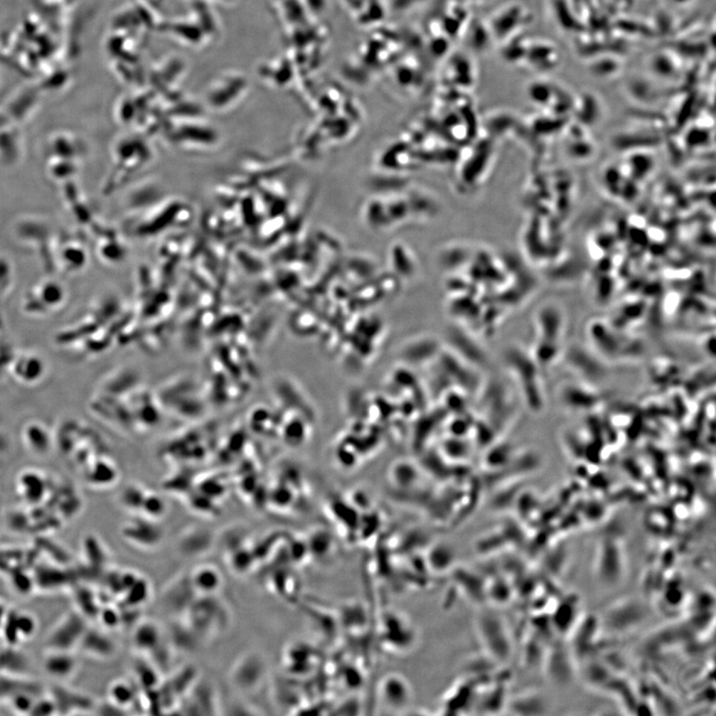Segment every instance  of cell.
<instances>
[{
    "label": "cell",
    "mask_w": 716,
    "mask_h": 716,
    "mask_svg": "<svg viewBox=\"0 0 716 716\" xmlns=\"http://www.w3.org/2000/svg\"><path fill=\"white\" fill-rule=\"evenodd\" d=\"M105 630H117L123 626L122 624L121 610L116 605L105 604L100 609L98 617Z\"/></svg>",
    "instance_id": "obj_30"
},
{
    "label": "cell",
    "mask_w": 716,
    "mask_h": 716,
    "mask_svg": "<svg viewBox=\"0 0 716 716\" xmlns=\"http://www.w3.org/2000/svg\"><path fill=\"white\" fill-rule=\"evenodd\" d=\"M121 535L134 547L141 550H154L164 543V530L159 525V521L139 515L122 526Z\"/></svg>",
    "instance_id": "obj_5"
},
{
    "label": "cell",
    "mask_w": 716,
    "mask_h": 716,
    "mask_svg": "<svg viewBox=\"0 0 716 716\" xmlns=\"http://www.w3.org/2000/svg\"><path fill=\"white\" fill-rule=\"evenodd\" d=\"M201 642L225 632L231 621L228 606L215 596H198L181 617Z\"/></svg>",
    "instance_id": "obj_1"
},
{
    "label": "cell",
    "mask_w": 716,
    "mask_h": 716,
    "mask_svg": "<svg viewBox=\"0 0 716 716\" xmlns=\"http://www.w3.org/2000/svg\"><path fill=\"white\" fill-rule=\"evenodd\" d=\"M108 698L112 705L128 712L141 700V693L137 692L136 687L128 680H117L109 685Z\"/></svg>",
    "instance_id": "obj_16"
},
{
    "label": "cell",
    "mask_w": 716,
    "mask_h": 716,
    "mask_svg": "<svg viewBox=\"0 0 716 716\" xmlns=\"http://www.w3.org/2000/svg\"><path fill=\"white\" fill-rule=\"evenodd\" d=\"M251 543L250 533L245 526L230 525L216 533L215 548H219L223 555Z\"/></svg>",
    "instance_id": "obj_17"
},
{
    "label": "cell",
    "mask_w": 716,
    "mask_h": 716,
    "mask_svg": "<svg viewBox=\"0 0 716 716\" xmlns=\"http://www.w3.org/2000/svg\"><path fill=\"white\" fill-rule=\"evenodd\" d=\"M37 631L36 619L26 612L9 613L4 624L5 640L10 646L31 638Z\"/></svg>",
    "instance_id": "obj_14"
},
{
    "label": "cell",
    "mask_w": 716,
    "mask_h": 716,
    "mask_svg": "<svg viewBox=\"0 0 716 716\" xmlns=\"http://www.w3.org/2000/svg\"><path fill=\"white\" fill-rule=\"evenodd\" d=\"M216 533L202 525L184 528L176 538V550L186 558H199L215 548Z\"/></svg>",
    "instance_id": "obj_8"
},
{
    "label": "cell",
    "mask_w": 716,
    "mask_h": 716,
    "mask_svg": "<svg viewBox=\"0 0 716 716\" xmlns=\"http://www.w3.org/2000/svg\"><path fill=\"white\" fill-rule=\"evenodd\" d=\"M88 628V620L75 611L65 615L46 638L47 650L71 651L78 648Z\"/></svg>",
    "instance_id": "obj_4"
},
{
    "label": "cell",
    "mask_w": 716,
    "mask_h": 716,
    "mask_svg": "<svg viewBox=\"0 0 716 716\" xmlns=\"http://www.w3.org/2000/svg\"><path fill=\"white\" fill-rule=\"evenodd\" d=\"M134 672L138 687L143 692L156 690L162 682L161 670L146 658L134 663Z\"/></svg>",
    "instance_id": "obj_21"
},
{
    "label": "cell",
    "mask_w": 716,
    "mask_h": 716,
    "mask_svg": "<svg viewBox=\"0 0 716 716\" xmlns=\"http://www.w3.org/2000/svg\"><path fill=\"white\" fill-rule=\"evenodd\" d=\"M380 633L384 647L397 653L411 650L417 640L413 624L406 616L392 611L383 616Z\"/></svg>",
    "instance_id": "obj_2"
},
{
    "label": "cell",
    "mask_w": 716,
    "mask_h": 716,
    "mask_svg": "<svg viewBox=\"0 0 716 716\" xmlns=\"http://www.w3.org/2000/svg\"><path fill=\"white\" fill-rule=\"evenodd\" d=\"M216 700L215 690L212 685L198 680L179 705H183L188 710L186 715H216Z\"/></svg>",
    "instance_id": "obj_12"
},
{
    "label": "cell",
    "mask_w": 716,
    "mask_h": 716,
    "mask_svg": "<svg viewBox=\"0 0 716 716\" xmlns=\"http://www.w3.org/2000/svg\"><path fill=\"white\" fill-rule=\"evenodd\" d=\"M78 665V660L71 651L47 650L42 662L44 672L57 680H67L73 677Z\"/></svg>",
    "instance_id": "obj_11"
},
{
    "label": "cell",
    "mask_w": 716,
    "mask_h": 716,
    "mask_svg": "<svg viewBox=\"0 0 716 716\" xmlns=\"http://www.w3.org/2000/svg\"><path fill=\"white\" fill-rule=\"evenodd\" d=\"M455 551L447 543H438L429 550L426 563L432 571L442 573L455 565Z\"/></svg>",
    "instance_id": "obj_22"
},
{
    "label": "cell",
    "mask_w": 716,
    "mask_h": 716,
    "mask_svg": "<svg viewBox=\"0 0 716 716\" xmlns=\"http://www.w3.org/2000/svg\"><path fill=\"white\" fill-rule=\"evenodd\" d=\"M152 597V585L151 581L144 575H139L136 582L133 584L124 594L122 606L133 608H143Z\"/></svg>",
    "instance_id": "obj_20"
},
{
    "label": "cell",
    "mask_w": 716,
    "mask_h": 716,
    "mask_svg": "<svg viewBox=\"0 0 716 716\" xmlns=\"http://www.w3.org/2000/svg\"><path fill=\"white\" fill-rule=\"evenodd\" d=\"M188 505L192 511H194L197 515L205 516V518H215L219 513L217 501L202 495L201 493H199L198 496H192V498L191 496Z\"/></svg>",
    "instance_id": "obj_29"
},
{
    "label": "cell",
    "mask_w": 716,
    "mask_h": 716,
    "mask_svg": "<svg viewBox=\"0 0 716 716\" xmlns=\"http://www.w3.org/2000/svg\"><path fill=\"white\" fill-rule=\"evenodd\" d=\"M57 713L56 703L52 695L47 698H40L35 700L33 707H32L30 715H50Z\"/></svg>",
    "instance_id": "obj_34"
},
{
    "label": "cell",
    "mask_w": 716,
    "mask_h": 716,
    "mask_svg": "<svg viewBox=\"0 0 716 716\" xmlns=\"http://www.w3.org/2000/svg\"><path fill=\"white\" fill-rule=\"evenodd\" d=\"M83 551L87 565L97 570L105 571V566L109 560V551L96 536L89 535L84 540Z\"/></svg>",
    "instance_id": "obj_23"
},
{
    "label": "cell",
    "mask_w": 716,
    "mask_h": 716,
    "mask_svg": "<svg viewBox=\"0 0 716 716\" xmlns=\"http://www.w3.org/2000/svg\"><path fill=\"white\" fill-rule=\"evenodd\" d=\"M167 503L161 496L156 491H146L139 515L149 520L161 521L167 515Z\"/></svg>",
    "instance_id": "obj_27"
},
{
    "label": "cell",
    "mask_w": 716,
    "mask_h": 716,
    "mask_svg": "<svg viewBox=\"0 0 716 716\" xmlns=\"http://www.w3.org/2000/svg\"><path fill=\"white\" fill-rule=\"evenodd\" d=\"M81 652L98 660H109L118 652L117 643L108 634L96 629L87 628L81 642L79 643Z\"/></svg>",
    "instance_id": "obj_13"
},
{
    "label": "cell",
    "mask_w": 716,
    "mask_h": 716,
    "mask_svg": "<svg viewBox=\"0 0 716 716\" xmlns=\"http://www.w3.org/2000/svg\"><path fill=\"white\" fill-rule=\"evenodd\" d=\"M286 552L289 560L296 565H301L309 558L311 560L306 540H303L298 538H289L287 540Z\"/></svg>",
    "instance_id": "obj_31"
},
{
    "label": "cell",
    "mask_w": 716,
    "mask_h": 716,
    "mask_svg": "<svg viewBox=\"0 0 716 716\" xmlns=\"http://www.w3.org/2000/svg\"><path fill=\"white\" fill-rule=\"evenodd\" d=\"M192 588L197 596L219 595L224 585L221 570L212 563H201L188 573Z\"/></svg>",
    "instance_id": "obj_10"
},
{
    "label": "cell",
    "mask_w": 716,
    "mask_h": 716,
    "mask_svg": "<svg viewBox=\"0 0 716 716\" xmlns=\"http://www.w3.org/2000/svg\"><path fill=\"white\" fill-rule=\"evenodd\" d=\"M197 597L188 573L181 574L172 579L162 591V607L174 618H181Z\"/></svg>",
    "instance_id": "obj_7"
},
{
    "label": "cell",
    "mask_w": 716,
    "mask_h": 716,
    "mask_svg": "<svg viewBox=\"0 0 716 716\" xmlns=\"http://www.w3.org/2000/svg\"><path fill=\"white\" fill-rule=\"evenodd\" d=\"M266 675L267 663L263 656L257 652H247L237 658L229 678L237 690L251 693L261 687Z\"/></svg>",
    "instance_id": "obj_3"
},
{
    "label": "cell",
    "mask_w": 716,
    "mask_h": 716,
    "mask_svg": "<svg viewBox=\"0 0 716 716\" xmlns=\"http://www.w3.org/2000/svg\"><path fill=\"white\" fill-rule=\"evenodd\" d=\"M35 585L42 590L52 591L65 587L68 584V575L58 567H41L33 576Z\"/></svg>",
    "instance_id": "obj_24"
},
{
    "label": "cell",
    "mask_w": 716,
    "mask_h": 716,
    "mask_svg": "<svg viewBox=\"0 0 716 716\" xmlns=\"http://www.w3.org/2000/svg\"><path fill=\"white\" fill-rule=\"evenodd\" d=\"M166 638L164 629L152 619H141L132 634L133 647L143 657L151 655Z\"/></svg>",
    "instance_id": "obj_9"
},
{
    "label": "cell",
    "mask_w": 716,
    "mask_h": 716,
    "mask_svg": "<svg viewBox=\"0 0 716 716\" xmlns=\"http://www.w3.org/2000/svg\"><path fill=\"white\" fill-rule=\"evenodd\" d=\"M10 584H11L12 588L14 589L16 592L20 594H28L33 590L35 582L33 576L28 575L26 572H17L14 573L10 579Z\"/></svg>",
    "instance_id": "obj_33"
},
{
    "label": "cell",
    "mask_w": 716,
    "mask_h": 716,
    "mask_svg": "<svg viewBox=\"0 0 716 716\" xmlns=\"http://www.w3.org/2000/svg\"><path fill=\"white\" fill-rule=\"evenodd\" d=\"M227 566L232 573L237 576H245L258 565L250 545L242 546L224 555Z\"/></svg>",
    "instance_id": "obj_19"
},
{
    "label": "cell",
    "mask_w": 716,
    "mask_h": 716,
    "mask_svg": "<svg viewBox=\"0 0 716 716\" xmlns=\"http://www.w3.org/2000/svg\"><path fill=\"white\" fill-rule=\"evenodd\" d=\"M51 695L56 703L57 710H61L59 713H81V710L87 712L95 707L91 698L81 693L70 692L66 688H55Z\"/></svg>",
    "instance_id": "obj_15"
},
{
    "label": "cell",
    "mask_w": 716,
    "mask_h": 716,
    "mask_svg": "<svg viewBox=\"0 0 716 716\" xmlns=\"http://www.w3.org/2000/svg\"><path fill=\"white\" fill-rule=\"evenodd\" d=\"M146 490L139 486H132L124 490L119 496V503L127 511L139 513Z\"/></svg>",
    "instance_id": "obj_28"
},
{
    "label": "cell",
    "mask_w": 716,
    "mask_h": 716,
    "mask_svg": "<svg viewBox=\"0 0 716 716\" xmlns=\"http://www.w3.org/2000/svg\"><path fill=\"white\" fill-rule=\"evenodd\" d=\"M270 587L281 598L292 599L296 593V576L289 572V568L279 567L271 575Z\"/></svg>",
    "instance_id": "obj_26"
},
{
    "label": "cell",
    "mask_w": 716,
    "mask_h": 716,
    "mask_svg": "<svg viewBox=\"0 0 716 716\" xmlns=\"http://www.w3.org/2000/svg\"><path fill=\"white\" fill-rule=\"evenodd\" d=\"M379 702L389 712L398 713L405 710L413 700V690L404 675L388 673L381 678L378 687Z\"/></svg>",
    "instance_id": "obj_6"
},
{
    "label": "cell",
    "mask_w": 716,
    "mask_h": 716,
    "mask_svg": "<svg viewBox=\"0 0 716 716\" xmlns=\"http://www.w3.org/2000/svg\"><path fill=\"white\" fill-rule=\"evenodd\" d=\"M9 707L15 712L20 715H30L32 707H33L35 700L32 697V693L26 690H19L10 695Z\"/></svg>",
    "instance_id": "obj_32"
},
{
    "label": "cell",
    "mask_w": 716,
    "mask_h": 716,
    "mask_svg": "<svg viewBox=\"0 0 716 716\" xmlns=\"http://www.w3.org/2000/svg\"><path fill=\"white\" fill-rule=\"evenodd\" d=\"M167 640L169 641L174 650L183 651V652H191V651L196 650L201 643L193 631L186 625L181 618H176V622H174L169 630Z\"/></svg>",
    "instance_id": "obj_18"
},
{
    "label": "cell",
    "mask_w": 716,
    "mask_h": 716,
    "mask_svg": "<svg viewBox=\"0 0 716 716\" xmlns=\"http://www.w3.org/2000/svg\"><path fill=\"white\" fill-rule=\"evenodd\" d=\"M75 603L77 606V612L81 614L87 620L98 617L102 604L100 603L96 592L92 589L87 587L77 589L75 593Z\"/></svg>",
    "instance_id": "obj_25"
}]
</instances>
